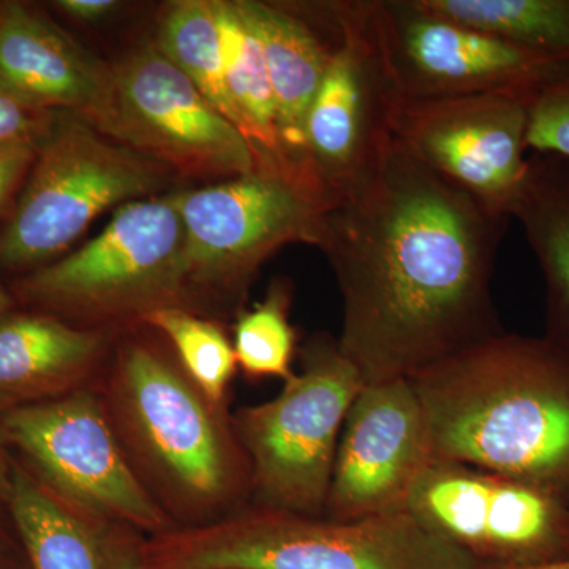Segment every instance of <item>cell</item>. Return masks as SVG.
<instances>
[{
	"label": "cell",
	"mask_w": 569,
	"mask_h": 569,
	"mask_svg": "<svg viewBox=\"0 0 569 569\" xmlns=\"http://www.w3.org/2000/svg\"><path fill=\"white\" fill-rule=\"evenodd\" d=\"M511 220L396 140L370 181L326 209L317 247L342 296L337 342L365 385L411 377L505 331L492 277Z\"/></svg>",
	"instance_id": "1"
},
{
	"label": "cell",
	"mask_w": 569,
	"mask_h": 569,
	"mask_svg": "<svg viewBox=\"0 0 569 569\" xmlns=\"http://www.w3.org/2000/svg\"><path fill=\"white\" fill-rule=\"evenodd\" d=\"M408 381L433 460L518 479L569 507V355L556 343L503 331Z\"/></svg>",
	"instance_id": "2"
},
{
	"label": "cell",
	"mask_w": 569,
	"mask_h": 569,
	"mask_svg": "<svg viewBox=\"0 0 569 569\" xmlns=\"http://www.w3.org/2000/svg\"><path fill=\"white\" fill-rule=\"evenodd\" d=\"M103 406L138 477L181 527L224 518L252 493L233 425L153 348H123Z\"/></svg>",
	"instance_id": "3"
},
{
	"label": "cell",
	"mask_w": 569,
	"mask_h": 569,
	"mask_svg": "<svg viewBox=\"0 0 569 569\" xmlns=\"http://www.w3.org/2000/svg\"><path fill=\"white\" fill-rule=\"evenodd\" d=\"M148 569H479L408 512L356 520L246 505L141 541Z\"/></svg>",
	"instance_id": "4"
},
{
	"label": "cell",
	"mask_w": 569,
	"mask_h": 569,
	"mask_svg": "<svg viewBox=\"0 0 569 569\" xmlns=\"http://www.w3.org/2000/svg\"><path fill=\"white\" fill-rule=\"evenodd\" d=\"M301 359L280 395L242 408L233 427L249 460L252 505L321 518L343 425L365 380L335 337L313 336Z\"/></svg>",
	"instance_id": "5"
},
{
	"label": "cell",
	"mask_w": 569,
	"mask_h": 569,
	"mask_svg": "<svg viewBox=\"0 0 569 569\" xmlns=\"http://www.w3.org/2000/svg\"><path fill=\"white\" fill-rule=\"evenodd\" d=\"M162 163L112 140L80 114L56 111L9 222L0 266L50 263L114 206L164 186Z\"/></svg>",
	"instance_id": "6"
},
{
	"label": "cell",
	"mask_w": 569,
	"mask_h": 569,
	"mask_svg": "<svg viewBox=\"0 0 569 569\" xmlns=\"http://www.w3.org/2000/svg\"><path fill=\"white\" fill-rule=\"evenodd\" d=\"M186 238L174 194L121 206L102 233L22 280L26 298L88 321L181 306Z\"/></svg>",
	"instance_id": "7"
},
{
	"label": "cell",
	"mask_w": 569,
	"mask_h": 569,
	"mask_svg": "<svg viewBox=\"0 0 569 569\" xmlns=\"http://www.w3.org/2000/svg\"><path fill=\"white\" fill-rule=\"evenodd\" d=\"M339 39L307 119V168L329 208L361 189L395 144L403 99L377 0L331 2Z\"/></svg>",
	"instance_id": "8"
},
{
	"label": "cell",
	"mask_w": 569,
	"mask_h": 569,
	"mask_svg": "<svg viewBox=\"0 0 569 569\" xmlns=\"http://www.w3.org/2000/svg\"><path fill=\"white\" fill-rule=\"evenodd\" d=\"M3 437L26 456L40 482L67 507L100 526L156 537L176 523L138 477L102 399L78 389L7 410Z\"/></svg>",
	"instance_id": "9"
},
{
	"label": "cell",
	"mask_w": 569,
	"mask_h": 569,
	"mask_svg": "<svg viewBox=\"0 0 569 569\" xmlns=\"http://www.w3.org/2000/svg\"><path fill=\"white\" fill-rule=\"evenodd\" d=\"M186 238L187 287L241 293L261 264L295 242L317 246L326 204L305 182L260 170L174 194Z\"/></svg>",
	"instance_id": "10"
},
{
	"label": "cell",
	"mask_w": 569,
	"mask_h": 569,
	"mask_svg": "<svg viewBox=\"0 0 569 569\" xmlns=\"http://www.w3.org/2000/svg\"><path fill=\"white\" fill-rule=\"evenodd\" d=\"M406 511L482 567L569 559L568 505L481 468L433 460L411 490Z\"/></svg>",
	"instance_id": "11"
},
{
	"label": "cell",
	"mask_w": 569,
	"mask_h": 569,
	"mask_svg": "<svg viewBox=\"0 0 569 569\" xmlns=\"http://www.w3.org/2000/svg\"><path fill=\"white\" fill-rule=\"evenodd\" d=\"M99 130L194 178L231 179L260 168L244 134L157 47L112 69L110 107Z\"/></svg>",
	"instance_id": "12"
},
{
	"label": "cell",
	"mask_w": 569,
	"mask_h": 569,
	"mask_svg": "<svg viewBox=\"0 0 569 569\" xmlns=\"http://www.w3.org/2000/svg\"><path fill=\"white\" fill-rule=\"evenodd\" d=\"M385 51L403 102L475 93L537 96L569 61L448 20L421 0H377Z\"/></svg>",
	"instance_id": "13"
},
{
	"label": "cell",
	"mask_w": 569,
	"mask_h": 569,
	"mask_svg": "<svg viewBox=\"0 0 569 569\" xmlns=\"http://www.w3.org/2000/svg\"><path fill=\"white\" fill-rule=\"evenodd\" d=\"M533 97L490 92L408 100L397 114L395 140L445 181L511 217L529 164L523 152Z\"/></svg>",
	"instance_id": "14"
},
{
	"label": "cell",
	"mask_w": 569,
	"mask_h": 569,
	"mask_svg": "<svg viewBox=\"0 0 569 569\" xmlns=\"http://www.w3.org/2000/svg\"><path fill=\"white\" fill-rule=\"evenodd\" d=\"M432 462L425 411L408 378L365 385L343 425L325 518L406 512L411 490Z\"/></svg>",
	"instance_id": "15"
},
{
	"label": "cell",
	"mask_w": 569,
	"mask_h": 569,
	"mask_svg": "<svg viewBox=\"0 0 569 569\" xmlns=\"http://www.w3.org/2000/svg\"><path fill=\"white\" fill-rule=\"evenodd\" d=\"M112 69L22 3L0 6V88L48 111L80 114L99 129L110 107Z\"/></svg>",
	"instance_id": "16"
},
{
	"label": "cell",
	"mask_w": 569,
	"mask_h": 569,
	"mask_svg": "<svg viewBox=\"0 0 569 569\" xmlns=\"http://www.w3.org/2000/svg\"><path fill=\"white\" fill-rule=\"evenodd\" d=\"M242 3L263 43L283 170L318 193L307 168V119L339 33L336 40L326 41L309 21L288 7L254 0Z\"/></svg>",
	"instance_id": "17"
},
{
	"label": "cell",
	"mask_w": 569,
	"mask_h": 569,
	"mask_svg": "<svg viewBox=\"0 0 569 569\" xmlns=\"http://www.w3.org/2000/svg\"><path fill=\"white\" fill-rule=\"evenodd\" d=\"M102 351L97 329L43 313L0 318V407L13 410L78 391Z\"/></svg>",
	"instance_id": "18"
},
{
	"label": "cell",
	"mask_w": 569,
	"mask_h": 569,
	"mask_svg": "<svg viewBox=\"0 0 569 569\" xmlns=\"http://www.w3.org/2000/svg\"><path fill=\"white\" fill-rule=\"evenodd\" d=\"M511 219H518L546 284V339L569 355V162L535 153Z\"/></svg>",
	"instance_id": "19"
},
{
	"label": "cell",
	"mask_w": 569,
	"mask_h": 569,
	"mask_svg": "<svg viewBox=\"0 0 569 569\" xmlns=\"http://www.w3.org/2000/svg\"><path fill=\"white\" fill-rule=\"evenodd\" d=\"M6 498L32 569H110L107 526L67 507L21 467L11 468Z\"/></svg>",
	"instance_id": "20"
},
{
	"label": "cell",
	"mask_w": 569,
	"mask_h": 569,
	"mask_svg": "<svg viewBox=\"0 0 569 569\" xmlns=\"http://www.w3.org/2000/svg\"><path fill=\"white\" fill-rule=\"evenodd\" d=\"M213 10L224 84L238 114L239 130L257 152L261 170L288 174L280 159L274 96L257 26L242 0L213 2Z\"/></svg>",
	"instance_id": "21"
},
{
	"label": "cell",
	"mask_w": 569,
	"mask_h": 569,
	"mask_svg": "<svg viewBox=\"0 0 569 569\" xmlns=\"http://www.w3.org/2000/svg\"><path fill=\"white\" fill-rule=\"evenodd\" d=\"M448 20L569 61V0H421Z\"/></svg>",
	"instance_id": "22"
},
{
	"label": "cell",
	"mask_w": 569,
	"mask_h": 569,
	"mask_svg": "<svg viewBox=\"0 0 569 569\" xmlns=\"http://www.w3.org/2000/svg\"><path fill=\"white\" fill-rule=\"evenodd\" d=\"M157 48L239 130L238 114L224 84L213 2L182 0L171 3L160 21Z\"/></svg>",
	"instance_id": "23"
},
{
	"label": "cell",
	"mask_w": 569,
	"mask_h": 569,
	"mask_svg": "<svg viewBox=\"0 0 569 569\" xmlns=\"http://www.w3.org/2000/svg\"><path fill=\"white\" fill-rule=\"evenodd\" d=\"M142 323L159 329L179 355L182 370L213 406L223 403L234 376L233 343L212 321L187 312L181 306L162 307L142 318Z\"/></svg>",
	"instance_id": "24"
},
{
	"label": "cell",
	"mask_w": 569,
	"mask_h": 569,
	"mask_svg": "<svg viewBox=\"0 0 569 569\" xmlns=\"http://www.w3.org/2000/svg\"><path fill=\"white\" fill-rule=\"evenodd\" d=\"M288 309L290 293L287 287L276 283L264 301L239 316L233 350L236 365L246 376L283 381L295 376L296 335Z\"/></svg>",
	"instance_id": "25"
},
{
	"label": "cell",
	"mask_w": 569,
	"mask_h": 569,
	"mask_svg": "<svg viewBox=\"0 0 569 569\" xmlns=\"http://www.w3.org/2000/svg\"><path fill=\"white\" fill-rule=\"evenodd\" d=\"M527 148L569 162V73L531 100Z\"/></svg>",
	"instance_id": "26"
},
{
	"label": "cell",
	"mask_w": 569,
	"mask_h": 569,
	"mask_svg": "<svg viewBox=\"0 0 569 569\" xmlns=\"http://www.w3.org/2000/svg\"><path fill=\"white\" fill-rule=\"evenodd\" d=\"M56 111L40 110L0 88V146L21 140H40Z\"/></svg>",
	"instance_id": "27"
},
{
	"label": "cell",
	"mask_w": 569,
	"mask_h": 569,
	"mask_svg": "<svg viewBox=\"0 0 569 569\" xmlns=\"http://www.w3.org/2000/svg\"><path fill=\"white\" fill-rule=\"evenodd\" d=\"M40 140H21L0 146V211L22 179L28 178L39 152Z\"/></svg>",
	"instance_id": "28"
},
{
	"label": "cell",
	"mask_w": 569,
	"mask_h": 569,
	"mask_svg": "<svg viewBox=\"0 0 569 569\" xmlns=\"http://www.w3.org/2000/svg\"><path fill=\"white\" fill-rule=\"evenodd\" d=\"M104 541L110 569H148L142 559L141 539L134 537L133 530L107 526Z\"/></svg>",
	"instance_id": "29"
},
{
	"label": "cell",
	"mask_w": 569,
	"mask_h": 569,
	"mask_svg": "<svg viewBox=\"0 0 569 569\" xmlns=\"http://www.w3.org/2000/svg\"><path fill=\"white\" fill-rule=\"evenodd\" d=\"M56 6L74 20L92 22L102 20L118 9L119 3L114 0H61Z\"/></svg>",
	"instance_id": "30"
},
{
	"label": "cell",
	"mask_w": 569,
	"mask_h": 569,
	"mask_svg": "<svg viewBox=\"0 0 569 569\" xmlns=\"http://www.w3.org/2000/svg\"><path fill=\"white\" fill-rule=\"evenodd\" d=\"M6 437H3L2 427H0V493L6 496L7 490H9L10 478H11V468L9 458H7L6 447Z\"/></svg>",
	"instance_id": "31"
},
{
	"label": "cell",
	"mask_w": 569,
	"mask_h": 569,
	"mask_svg": "<svg viewBox=\"0 0 569 569\" xmlns=\"http://www.w3.org/2000/svg\"><path fill=\"white\" fill-rule=\"evenodd\" d=\"M479 569H569V559L553 563L537 565V567H479Z\"/></svg>",
	"instance_id": "32"
},
{
	"label": "cell",
	"mask_w": 569,
	"mask_h": 569,
	"mask_svg": "<svg viewBox=\"0 0 569 569\" xmlns=\"http://www.w3.org/2000/svg\"><path fill=\"white\" fill-rule=\"evenodd\" d=\"M10 306L11 298L9 291H7L2 282H0V318L6 317V312L10 309Z\"/></svg>",
	"instance_id": "33"
}]
</instances>
